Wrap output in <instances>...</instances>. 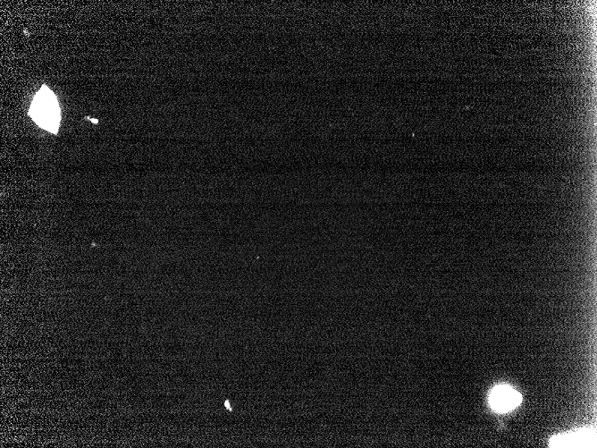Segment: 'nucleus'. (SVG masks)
Returning a JSON list of instances; mask_svg holds the SVG:
<instances>
[{"label":"nucleus","mask_w":597,"mask_h":448,"mask_svg":"<svg viewBox=\"0 0 597 448\" xmlns=\"http://www.w3.org/2000/svg\"><path fill=\"white\" fill-rule=\"evenodd\" d=\"M489 403L498 413H507L521 404V396L512 387L502 385L492 391Z\"/></svg>","instance_id":"obj_2"},{"label":"nucleus","mask_w":597,"mask_h":448,"mask_svg":"<svg viewBox=\"0 0 597 448\" xmlns=\"http://www.w3.org/2000/svg\"><path fill=\"white\" fill-rule=\"evenodd\" d=\"M37 96L31 109L32 118L44 129L58 134L60 116L56 100L54 97H48V94L43 91H41Z\"/></svg>","instance_id":"obj_1"},{"label":"nucleus","mask_w":597,"mask_h":448,"mask_svg":"<svg viewBox=\"0 0 597 448\" xmlns=\"http://www.w3.org/2000/svg\"><path fill=\"white\" fill-rule=\"evenodd\" d=\"M592 440V435L586 431H580L573 434L557 436L551 442L553 447H587L591 444L587 441Z\"/></svg>","instance_id":"obj_3"},{"label":"nucleus","mask_w":597,"mask_h":448,"mask_svg":"<svg viewBox=\"0 0 597 448\" xmlns=\"http://www.w3.org/2000/svg\"><path fill=\"white\" fill-rule=\"evenodd\" d=\"M87 119H89V120L92 121L93 123H95V124H98V120H96V119L90 118L89 116H88V118H87Z\"/></svg>","instance_id":"obj_4"}]
</instances>
